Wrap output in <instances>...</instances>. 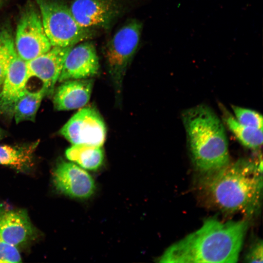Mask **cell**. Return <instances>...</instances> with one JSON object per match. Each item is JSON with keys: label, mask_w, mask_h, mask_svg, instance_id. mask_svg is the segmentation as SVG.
Segmentation results:
<instances>
[{"label": "cell", "mask_w": 263, "mask_h": 263, "mask_svg": "<svg viewBox=\"0 0 263 263\" xmlns=\"http://www.w3.org/2000/svg\"><path fill=\"white\" fill-rule=\"evenodd\" d=\"M234 116L240 123L253 128L263 130V116L258 112L236 105H232Z\"/></svg>", "instance_id": "ffe728a7"}, {"label": "cell", "mask_w": 263, "mask_h": 263, "mask_svg": "<svg viewBox=\"0 0 263 263\" xmlns=\"http://www.w3.org/2000/svg\"><path fill=\"white\" fill-rule=\"evenodd\" d=\"M142 29L140 21L131 19L117 30L108 44L105 55L107 69L118 94L137 49Z\"/></svg>", "instance_id": "5b68a950"}, {"label": "cell", "mask_w": 263, "mask_h": 263, "mask_svg": "<svg viewBox=\"0 0 263 263\" xmlns=\"http://www.w3.org/2000/svg\"><path fill=\"white\" fill-rule=\"evenodd\" d=\"M65 156L81 168L92 170L97 169L104 160L102 147L89 145H73L66 150Z\"/></svg>", "instance_id": "2e32d148"}, {"label": "cell", "mask_w": 263, "mask_h": 263, "mask_svg": "<svg viewBox=\"0 0 263 263\" xmlns=\"http://www.w3.org/2000/svg\"><path fill=\"white\" fill-rule=\"evenodd\" d=\"M53 93V105L57 111L81 108L89 102L94 80L91 78L72 79L62 82Z\"/></svg>", "instance_id": "5bb4252c"}, {"label": "cell", "mask_w": 263, "mask_h": 263, "mask_svg": "<svg viewBox=\"0 0 263 263\" xmlns=\"http://www.w3.org/2000/svg\"><path fill=\"white\" fill-rule=\"evenodd\" d=\"M247 220H206L201 227L169 246L159 262L170 263L238 262L248 227Z\"/></svg>", "instance_id": "7a4b0ae2"}, {"label": "cell", "mask_w": 263, "mask_h": 263, "mask_svg": "<svg viewBox=\"0 0 263 263\" xmlns=\"http://www.w3.org/2000/svg\"><path fill=\"white\" fill-rule=\"evenodd\" d=\"M190 158L201 173L219 169L230 163L223 124L209 107L201 104L182 113Z\"/></svg>", "instance_id": "3957f363"}, {"label": "cell", "mask_w": 263, "mask_h": 263, "mask_svg": "<svg viewBox=\"0 0 263 263\" xmlns=\"http://www.w3.org/2000/svg\"><path fill=\"white\" fill-rule=\"evenodd\" d=\"M73 46H53L47 52L27 61L29 78L35 76L40 79L47 90V95H53L66 56Z\"/></svg>", "instance_id": "8fae6325"}, {"label": "cell", "mask_w": 263, "mask_h": 263, "mask_svg": "<svg viewBox=\"0 0 263 263\" xmlns=\"http://www.w3.org/2000/svg\"><path fill=\"white\" fill-rule=\"evenodd\" d=\"M21 261L17 247L7 243L0 236V263H21Z\"/></svg>", "instance_id": "44dd1931"}, {"label": "cell", "mask_w": 263, "mask_h": 263, "mask_svg": "<svg viewBox=\"0 0 263 263\" xmlns=\"http://www.w3.org/2000/svg\"><path fill=\"white\" fill-rule=\"evenodd\" d=\"M11 30L6 26L0 28V85L5 78L11 61L16 54Z\"/></svg>", "instance_id": "d6986e66"}, {"label": "cell", "mask_w": 263, "mask_h": 263, "mask_svg": "<svg viewBox=\"0 0 263 263\" xmlns=\"http://www.w3.org/2000/svg\"><path fill=\"white\" fill-rule=\"evenodd\" d=\"M99 63L94 43L88 40L73 46L68 52L58 81L90 78L96 75Z\"/></svg>", "instance_id": "9c48e42d"}, {"label": "cell", "mask_w": 263, "mask_h": 263, "mask_svg": "<svg viewBox=\"0 0 263 263\" xmlns=\"http://www.w3.org/2000/svg\"><path fill=\"white\" fill-rule=\"evenodd\" d=\"M14 42L18 55L26 61L52 48L39 11L34 6H28L22 13L17 25Z\"/></svg>", "instance_id": "8992f818"}, {"label": "cell", "mask_w": 263, "mask_h": 263, "mask_svg": "<svg viewBox=\"0 0 263 263\" xmlns=\"http://www.w3.org/2000/svg\"><path fill=\"white\" fill-rule=\"evenodd\" d=\"M53 179L57 190L73 198H88L95 189L92 177L73 163L62 161L58 163L53 171Z\"/></svg>", "instance_id": "30bf717a"}, {"label": "cell", "mask_w": 263, "mask_h": 263, "mask_svg": "<svg viewBox=\"0 0 263 263\" xmlns=\"http://www.w3.org/2000/svg\"><path fill=\"white\" fill-rule=\"evenodd\" d=\"M46 95L47 91L43 86L36 92H31L26 88L14 108L13 116L16 123L35 121L41 102Z\"/></svg>", "instance_id": "ac0fdd59"}, {"label": "cell", "mask_w": 263, "mask_h": 263, "mask_svg": "<svg viewBox=\"0 0 263 263\" xmlns=\"http://www.w3.org/2000/svg\"><path fill=\"white\" fill-rule=\"evenodd\" d=\"M36 234L25 210L0 204V236L4 240L17 247L33 240Z\"/></svg>", "instance_id": "4fadbf2b"}, {"label": "cell", "mask_w": 263, "mask_h": 263, "mask_svg": "<svg viewBox=\"0 0 263 263\" xmlns=\"http://www.w3.org/2000/svg\"><path fill=\"white\" fill-rule=\"evenodd\" d=\"M38 142L25 147L0 145V165L26 171L32 166L33 155Z\"/></svg>", "instance_id": "9a60e30c"}, {"label": "cell", "mask_w": 263, "mask_h": 263, "mask_svg": "<svg viewBox=\"0 0 263 263\" xmlns=\"http://www.w3.org/2000/svg\"><path fill=\"white\" fill-rule=\"evenodd\" d=\"M60 134L72 145L102 147L106 137L105 122L94 107L83 108L61 128Z\"/></svg>", "instance_id": "52a82bcc"}, {"label": "cell", "mask_w": 263, "mask_h": 263, "mask_svg": "<svg viewBox=\"0 0 263 263\" xmlns=\"http://www.w3.org/2000/svg\"><path fill=\"white\" fill-rule=\"evenodd\" d=\"M69 7L77 22L92 30L109 29L121 12L116 0H74Z\"/></svg>", "instance_id": "ba28073f"}, {"label": "cell", "mask_w": 263, "mask_h": 263, "mask_svg": "<svg viewBox=\"0 0 263 263\" xmlns=\"http://www.w3.org/2000/svg\"><path fill=\"white\" fill-rule=\"evenodd\" d=\"M29 79L27 61L15 54L2 83L0 92V113L13 116L15 105L26 88Z\"/></svg>", "instance_id": "7c38bea8"}, {"label": "cell", "mask_w": 263, "mask_h": 263, "mask_svg": "<svg viewBox=\"0 0 263 263\" xmlns=\"http://www.w3.org/2000/svg\"><path fill=\"white\" fill-rule=\"evenodd\" d=\"M1 1H2V0H0V4Z\"/></svg>", "instance_id": "cb8c5ba5"}, {"label": "cell", "mask_w": 263, "mask_h": 263, "mask_svg": "<svg viewBox=\"0 0 263 263\" xmlns=\"http://www.w3.org/2000/svg\"><path fill=\"white\" fill-rule=\"evenodd\" d=\"M4 136V132L2 129L0 127V141L2 139Z\"/></svg>", "instance_id": "603a6c76"}, {"label": "cell", "mask_w": 263, "mask_h": 263, "mask_svg": "<svg viewBox=\"0 0 263 263\" xmlns=\"http://www.w3.org/2000/svg\"><path fill=\"white\" fill-rule=\"evenodd\" d=\"M224 121L228 129L244 146L253 150L259 149L263 144V130L245 126L226 110L222 108Z\"/></svg>", "instance_id": "e0dca14e"}, {"label": "cell", "mask_w": 263, "mask_h": 263, "mask_svg": "<svg viewBox=\"0 0 263 263\" xmlns=\"http://www.w3.org/2000/svg\"><path fill=\"white\" fill-rule=\"evenodd\" d=\"M246 263H263V241L257 240L250 247L244 257Z\"/></svg>", "instance_id": "7402d4cb"}, {"label": "cell", "mask_w": 263, "mask_h": 263, "mask_svg": "<svg viewBox=\"0 0 263 263\" xmlns=\"http://www.w3.org/2000/svg\"><path fill=\"white\" fill-rule=\"evenodd\" d=\"M45 32L52 46L68 47L88 40L94 30L81 26L70 7L60 0H37Z\"/></svg>", "instance_id": "277c9868"}, {"label": "cell", "mask_w": 263, "mask_h": 263, "mask_svg": "<svg viewBox=\"0 0 263 263\" xmlns=\"http://www.w3.org/2000/svg\"><path fill=\"white\" fill-rule=\"evenodd\" d=\"M199 189L206 205L227 214L251 217L259 212L263 198L262 160L239 159L202 173Z\"/></svg>", "instance_id": "6da1fadb"}]
</instances>
